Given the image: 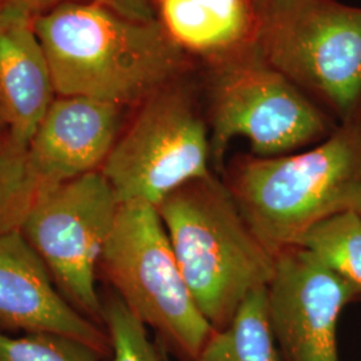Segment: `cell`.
<instances>
[{"label": "cell", "mask_w": 361, "mask_h": 361, "mask_svg": "<svg viewBox=\"0 0 361 361\" xmlns=\"http://www.w3.org/2000/svg\"><path fill=\"white\" fill-rule=\"evenodd\" d=\"M34 26L61 97L138 106L193 70L158 19L130 18L106 0L58 6L34 16Z\"/></svg>", "instance_id": "cell-1"}, {"label": "cell", "mask_w": 361, "mask_h": 361, "mask_svg": "<svg viewBox=\"0 0 361 361\" xmlns=\"http://www.w3.org/2000/svg\"><path fill=\"white\" fill-rule=\"evenodd\" d=\"M225 183L276 257L324 219L361 214V107L307 152L237 161Z\"/></svg>", "instance_id": "cell-2"}, {"label": "cell", "mask_w": 361, "mask_h": 361, "mask_svg": "<svg viewBox=\"0 0 361 361\" xmlns=\"http://www.w3.org/2000/svg\"><path fill=\"white\" fill-rule=\"evenodd\" d=\"M180 273L214 331L271 284L277 257L252 231L219 174L190 180L157 207Z\"/></svg>", "instance_id": "cell-3"}, {"label": "cell", "mask_w": 361, "mask_h": 361, "mask_svg": "<svg viewBox=\"0 0 361 361\" xmlns=\"http://www.w3.org/2000/svg\"><path fill=\"white\" fill-rule=\"evenodd\" d=\"M205 63L212 164L219 174L235 137L246 138L256 157L268 158L323 141L337 126L253 42Z\"/></svg>", "instance_id": "cell-4"}, {"label": "cell", "mask_w": 361, "mask_h": 361, "mask_svg": "<svg viewBox=\"0 0 361 361\" xmlns=\"http://www.w3.org/2000/svg\"><path fill=\"white\" fill-rule=\"evenodd\" d=\"M258 51L338 122L361 107V7L338 0H256Z\"/></svg>", "instance_id": "cell-5"}, {"label": "cell", "mask_w": 361, "mask_h": 361, "mask_svg": "<svg viewBox=\"0 0 361 361\" xmlns=\"http://www.w3.org/2000/svg\"><path fill=\"white\" fill-rule=\"evenodd\" d=\"M99 268L119 297L180 361H194L213 326L197 307L157 207L121 204Z\"/></svg>", "instance_id": "cell-6"}, {"label": "cell", "mask_w": 361, "mask_h": 361, "mask_svg": "<svg viewBox=\"0 0 361 361\" xmlns=\"http://www.w3.org/2000/svg\"><path fill=\"white\" fill-rule=\"evenodd\" d=\"M210 131L186 75L138 104L101 171L119 204L157 207L185 183L210 176Z\"/></svg>", "instance_id": "cell-7"}, {"label": "cell", "mask_w": 361, "mask_h": 361, "mask_svg": "<svg viewBox=\"0 0 361 361\" xmlns=\"http://www.w3.org/2000/svg\"><path fill=\"white\" fill-rule=\"evenodd\" d=\"M119 202L102 171L43 190L20 228L66 298L104 324L97 268L114 228Z\"/></svg>", "instance_id": "cell-8"}, {"label": "cell", "mask_w": 361, "mask_h": 361, "mask_svg": "<svg viewBox=\"0 0 361 361\" xmlns=\"http://www.w3.org/2000/svg\"><path fill=\"white\" fill-rule=\"evenodd\" d=\"M361 295L307 249L277 257L268 285V313L283 361H340L337 325Z\"/></svg>", "instance_id": "cell-9"}, {"label": "cell", "mask_w": 361, "mask_h": 361, "mask_svg": "<svg viewBox=\"0 0 361 361\" xmlns=\"http://www.w3.org/2000/svg\"><path fill=\"white\" fill-rule=\"evenodd\" d=\"M0 326L65 336L101 357L111 356L107 332L61 295L46 264L20 231L0 235Z\"/></svg>", "instance_id": "cell-10"}, {"label": "cell", "mask_w": 361, "mask_h": 361, "mask_svg": "<svg viewBox=\"0 0 361 361\" xmlns=\"http://www.w3.org/2000/svg\"><path fill=\"white\" fill-rule=\"evenodd\" d=\"M122 106L87 97L54 99L27 146L43 189L98 171L122 131Z\"/></svg>", "instance_id": "cell-11"}, {"label": "cell", "mask_w": 361, "mask_h": 361, "mask_svg": "<svg viewBox=\"0 0 361 361\" xmlns=\"http://www.w3.org/2000/svg\"><path fill=\"white\" fill-rule=\"evenodd\" d=\"M54 94L51 70L34 16L0 3V107L13 142L28 146Z\"/></svg>", "instance_id": "cell-12"}, {"label": "cell", "mask_w": 361, "mask_h": 361, "mask_svg": "<svg viewBox=\"0 0 361 361\" xmlns=\"http://www.w3.org/2000/svg\"><path fill=\"white\" fill-rule=\"evenodd\" d=\"M155 18L190 58L209 62L252 43L256 0H155Z\"/></svg>", "instance_id": "cell-13"}, {"label": "cell", "mask_w": 361, "mask_h": 361, "mask_svg": "<svg viewBox=\"0 0 361 361\" xmlns=\"http://www.w3.org/2000/svg\"><path fill=\"white\" fill-rule=\"evenodd\" d=\"M194 361H283L269 322L268 288L250 293L231 324L214 331Z\"/></svg>", "instance_id": "cell-14"}, {"label": "cell", "mask_w": 361, "mask_h": 361, "mask_svg": "<svg viewBox=\"0 0 361 361\" xmlns=\"http://www.w3.org/2000/svg\"><path fill=\"white\" fill-rule=\"evenodd\" d=\"M361 295V214L344 212L324 219L307 233L300 245Z\"/></svg>", "instance_id": "cell-15"}, {"label": "cell", "mask_w": 361, "mask_h": 361, "mask_svg": "<svg viewBox=\"0 0 361 361\" xmlns=\"http://www.w3.org/2000/svg\"><path fill=\"white\" fill-rule=\"evenodd\" d=\"M43 186L27 158V147L0 137V235L20 231Z\"/></svg>", "instance_id": "cell-16"}, {"label": "cell", "mask_w": 361, "mask_h": 361, "mask_svg": "<svg viewBox=\"0 0 361 361\" xmlns=\"http://www.w3.org/2000/svg\"><path fill=\"white\" fill-rule=\"evenodd\" d=\"M104 325L111 343L110 361H168L149 338L146 325L119 297L104 302Z\"/></svg>", "instance_id": "cell-17"}, {"label": "cell", "mask_w": 361, "mask_h": 361, "mask_svg": "<svg viewBox=\"0 0 361 361\" xmlns=\"http://www.w3.org/2000/svg\"><path fill=\"white\" fill-rule=\"evenodd\" d=\"M94 349L55 334L8 336L0 332V361H99Z\"/></svg>", "instance_id": "cell-18"}, {"label": "cell", "mask_w": 361, "mask_h": 361, "mask_svg": "<svg viewBox=\"0 0 361 361\" xmlns=\"http://www.w3.org/2000/svg\"><path fill=\"white\" fill-rule=\"evenodd\" d=\"M111 7L119 13L140 19V20H152L155 18V0H106Z\"/></svg>", "instance_id": "cell-19"}, {"label": "cell", "mask_w": 361, "mask_h": 361, "mask_svg": "<svg viewBox=\"0 0 361 361\" xmlns=\"http://www.w3.org/2000/svg\"><path fill=\"white\" fill-rule=\"evenodd\" d=\"M77 1H91V0H0V3L13 4L32 16H38L40 13H47L52 8L67 4V3H77Z\"/></svg>", "instance_id": "cell-20"}, {"label": "cell", "mask_w": 361, "mask_h": 361, "mask_svg": "<svg viewBox=\"0 0 361 361\" xmlns=\"http://www.w3.org/2000/svg\"><path fill=\"white\" fill-rule=\"evenodd\" d=\"M4 134H7V122H6V118H4V114L0 107V137Z\"/></svg>", "instance_id": "cell-21"}, {"label": "cell", "mask_w": 361, "mask_h": 361, "mask_svg": "<svg viewBox=\"0 0 361 361\" xmlns=\"http://www.w3.org/2000/svg\"><path fill=\"white\" fill-rule=\"evenodd\" d=\"M168 361H170V360H169V357H168Z\"/></svg>", "instance_id": "cell-22"}]
</instances>
